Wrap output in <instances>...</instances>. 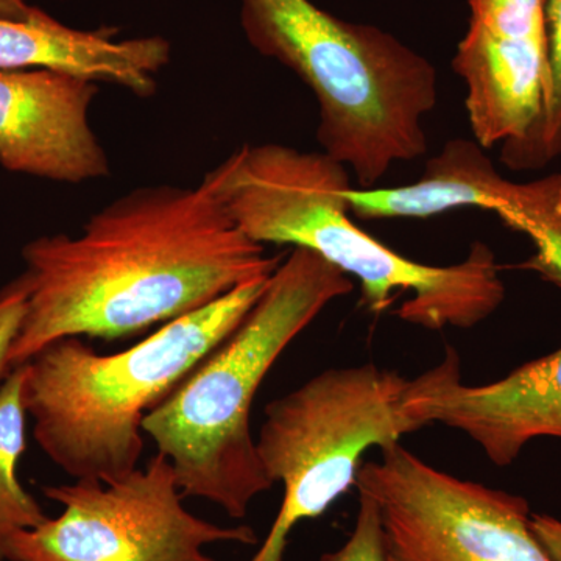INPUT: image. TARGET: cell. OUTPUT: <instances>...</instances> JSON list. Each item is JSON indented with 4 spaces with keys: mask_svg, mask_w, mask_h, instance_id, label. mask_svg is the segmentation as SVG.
I'll return each mask as SVG.
<instances>
[{
    "mask_svg": "<svg viewBox=\"0 0 561 561\" xmlns=\"http://www.w3.org/2000/svg\"><path fill=\"white\" fill-rule=\"evenodd\" d=\"M36 11L38 9L28 5L27 0H0V20L27 21Z\"/></svg>",
    "mask_w": 561,
    "mask_h": 561,
    "instance_id": "19",
    "label": "cell"
},
{
    "mask_svg": "<svg viewBox=\"0 0 561 561\" xmlns=\"http://www.w3.org/2000/svg\"><path fill=\"white\" fill-rule=\"evenodd\" d=\"M359 493V511L348 540L337 551L323 553L320 561H387L383 527L378 502L367 491Z\"/></svg>",
    "mask_w": 561,
    "mask_h": 561,
    "instance_id": "16",
    "label": "cell"
},
{
    "mask_svg": "<svg viewBox=\"0 0 561 561\" xmlns=\"http://www.w3.org/2000/svg\"><path fill=\"white\" fill-rule=\"evenodd\" d=\"M405 405L420 427L461 431L491 463L508 467L535 438L561 440V348L485 386L461 381L459 356L446 348L440 364L411 379Z\"/></svg>",
    "mask_w": 561,
    "mask_h": 561,
    "instance_id": "9",
    "label": "cell"
},
{
    "mask_svg": "<svg viewBox=\"0 0 561 561\" xmlns=\"http://www.w3.org/2000/svg\"><path fill=\"white\" fill-rule=\"evenodd\" d=\"M268 279L242 284L122 353L103 356L80 337L44 346L25 362L22 386L43 453L77 481L111 483L138 470L147 413L241 324Z\"/></svg>",
    "mask_w": 561,
    "mask_h": 561,
    "instance_id": "4",
    "label": "cell"
},
{
    "mask_svg": "<svg viewBox=\"0 0 561 561\" xmlns=\"http://www.w3.org/2000/svg\"><path fill=\"white\" fill-rule=\"evenodd\" d=\"M99 83L47 69H0V165L80 184L110 175L91 127Z\"/></svg>",
    "mask_w": 561,
    "mask_h": 561,
    "instance_id": "10",
    "label": "cell"
},
{
    "mask_svg": "<svg viewBox=\"0 0 561 561\" xmlns=\"http://www.w3.org/2000/svg\"><path fill=\"white\" fill-rule=\"evenodd\" d=\"M171 61L162 36L114 39V33L70 28L46 11L27 21L0 20V69H47L111 83L147 99Z\"/></svg>",
    "mask_w": 561,
    "mask_h": 561,
    "instance_id": "12",
    "label": "cell"
},
{
    "mask_svg": "<svg viewBox=\"0 0 561 561\" xmlns=\"http://www.w3.org/2000/svg\"><path fill=\"white\" fill-rule=\"evenodd\" d=\"M531 530L553 561H561V522L549 515L531 513Z\"/></svg>",
    "mask_w": 561,
    "mask_h": 561,
    "instance_id": "18",
    "label": "cell"
},
{
    "mask_svg": "<svg viewBox=\"0 0 561 561\" xmlns=\"http://www.w3.org/2000/svg\"><path fill=\"white\" fill-rule=\"evenodd\" d=\"M10 286L27 309L10 354L20 367L65 337L119 341L268 278L271 256L228 216L206 180L146 186L95 213L80 234L41 236L22 249Z\"/></svg>",
    "mask_w": 561,
    "mask_h": 561,
    "instance_id": "1",
    "label": "cell"
},
{
    "mask_svg": "<svg viewBox=\"0 0 561 561\" xmlns=\"http://www.w3.org/2000/svg\"><path fill=\"white\" fill-rule=\"evenodd\" d=\"M43 493L65 511L16 531L5 561H217L206 546L257 542L249 526L221 527L187 512L171 461L160 453L119 481L47 485Z\"/></svg>",
    "mask_w": 561,
    "mask_h": 561,
    "instance_id": "7",
    "label": "cell"
},
{
    "mask_svg": "<svg viewBox=\"0 0 561 561\" xmlns=\"http://www.w3.org/2000/svg\"><path fill=\"white\" fill-rule=\"evenodd\" d=\"M551 90L537 135L513 165V171L541 169L561 157V0H546Z\"/></svg>",
    "mask_w": 561,
    "mask_h": 561,
    "instance_id": "15",
    "label": "cell"
},
{
    "mask_svg": "<svg viewBox=\"0 0 561 561\" xmlns=\"http://www.w3.org/2000/svg\"><path fill=\"white\" fill-rule=\"evenodd\" d=\"M497 217L534 242L535 254L522 267L561 289V172L531 183H512Z\"/></svg>",
    "mask_w": 561,
    "mask_h": 561,
    "instance_id": "14",
    "label": "cell"
},
{
    "mask_svg": "<svg viewBox=\"0 0 561 561\" xmlns=\"http://www.w3.org/2000/svg\"><path fill=\"white\" fill-rule=\"evenodd\" d=\"M254 50L290 69L319 103L317 140L359 190L397 162L426 154L424 119L438 103L437 69L397 36L343 21L312 0H241Z\"/></svg>",
    "mask_w": 561,
    "mask_h": 561,
    "instance_id": "5",
    "label": "cell"
},
{
    "mask_svg": "<svg viewBox=\"0 0 561 561\" xmlns=\"http://www.w3.org/2000/svg\"><path fill=\"white\" fill-rule=\"evenodd\" d=\"M353 279L306 249H291L238 328L147 413L142 432L173 467L184 497L214 502L242 519L271 490L251 434V408L291 342Z\"/></svg>",
    "mask_w": 561,
    "mask_h": 561,
    "instance_id": "3",
    "label": "cell"
},
{
    "mask_svg": "<svg viewBox=\"0 0 561 561\" xmlns=\"http://www.w3.org/2000/svg\"><path fill=\"white\" fill-rule=\"evenodd\" d=\"M454 70L467 84L468 121L483 149L502 144L513 169L540 128L551 90L548 33L491 31L472 24Z\"/></svg>",
    "mask_w": 561,
    "mask_h": 561,
    "instance_id": "11",
    "label": "cell"
},
{
    "mask_svg": "<svg viewBox=\"0 0 561 561\" xmlns=\"http://www.w3.org/2000/svg\"><path fill=\"white\" fill-rule=\"evenodd\" d=\"M206 183L228 216L261 245L311 250L359 280L368 311H389L426 330H470L500 309L505 286L493 251L472 245L467 260L453 265L421 264L383 245L351 220V173L323 151L283 144L236 150L206 173Z\"/></svg>",
    "mask_w": 561,
    "mask_h": 561,
    "instance_id": "2",
    "label": "cell"
},
{
    "mask_svg": "<svg viewBox=\"0 0 561 561\" xmlns=\"http://www.w3.org/2000/svg\"><path fill=\"white\" fill-rule=\"evenodd\" d=\"M356 489L378 502L387 561H553L523 496L438 470L400 442L360 465Z\"/></svg>",
    "mask_w": 561,
    "mask_h": 561,
    "instance_id": "8",
    "label": "cell"
},
{
    "mask_svg": "<svg viewBox=\"0 0 561 561\" xmlns=\"http://www.w3.org/2000/svg\"><path fill=\"white\" fill-rule=\"evenodd\" d=\"M411 379L375 364L331 368L268 402L256 438L265 474L283 502L250 561H283L295 526L324 515L356 486L365 453L421 430L408 411Z\"/></svg>",
    "mask_w": 561,
    "mask_h": 561,
    "instance_id": "6",
    "label": "cell"
},
{
    "mask_svg": "<svg viewBox=\"0 0 561 561\" xmlns=\"http://www.w3.org/2000/svg\"><path fill=\"white\" fill-rule=\"evenodd\" d=\"M25 309H27V302L24 294L10 284L3 287L0 291V383L5 381L7 376L13 371L10 354L20 335Z\"/></svg>",
    "mask_w": 561,
    "mask_h": 561,
    "instance_id": "17",
    "label": "cell"
},
{
    "mask_svg": "<svg viewBox=\"0 0 561 561\" xmlns=\"http://www.w3.org/2000/svg\"><path fill=\"white\" fill-rule=\"evenodd\" d=\"M24 376L22 364L0 383V561H5L7 545L16 531L36 529L49 518L18 479V463L27 448Z\"/></svg>",
    "mask_w": 561,
    "mask_h": 561,
    "instance_id": "13",
    "label": "cell"
}]
</instances>
